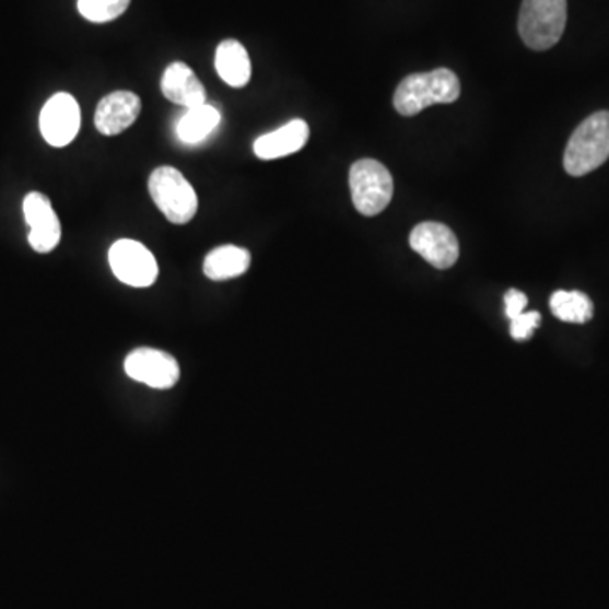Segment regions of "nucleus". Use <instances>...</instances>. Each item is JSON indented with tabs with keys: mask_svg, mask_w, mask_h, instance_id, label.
<instances>
[{
	"mask_svg": "<svg viewBox=\"0 0 609 609\" xmlns=\"http://www.w3.org/2000/svg\"><path fill=\"white\" fill-rule=\"evenodd\" d=\"M161 92L169 102L187 109L207 104L206 86L184 61H175L166 68L161 79Z\"/></svg>",
	"mask_w": 609,
	"mask_h": 609,
	"instance_id": "nucleus-12",
	"label": "nucleus"
},
{
	"mask_svg": "<svg viewBox=\"0 0 609 609\" xmlns=\"http://www.w3.org/2000/svg\"><path fill=\"white\" fill-rule=\"evenodd\" d=\"M411 249L437 270H449L459 258V243L447 225L422 222L410 234Z\"/></svg>",
	"mask_w": 609,
	"mask_h": 609,
	"instance_id": "nucleus-9",
	"label": "nucleus"
},
{
	"mask_svg": "<svg viewBox=\"0 0 609 609\" xmlns=\"http://www.w3.org/2000/svg\"><path fill=\"white\" fill-rule=\"evenodd\" d=\"M540 317L539 312H524L518 317L513 318L512 326H510V333L515 340L530 339L535 329H539Z\"/></svg>",
	"mask_w": 609,
	"mask_h": 609,
	"instance_id": "nucleus-19",
	"label": "nucleus"
},
{
	"mask_svg": "<svg viewBox=\"0 0 609 609\" xmlns=\"http://www.w3.org/2000/svg\"><path fill=\"white\" fill-rule=\"evenodd\" d=\"M250 266V253L244 247L227 246L215 247L207 255L203 261V273L209 280L224 281L241 277Z\"/></svg>",
	"mask_w": 609,
	"mask_h": 609,
	"instance_id": "nucleus-15",
	"label": "nucleus"
},
{
	"mask_svg": "<svg viewBox=\"0 0 609 609\" xmlns=\"http://www.w3.org/2000/svg\"><path fill=\"white\" fill-rule=\"evenodd\" d=\"M141 107V98L134 92L117 91L105 95L95 110V128L104 136L120 134L138 120Z\"/></svg>",
	"mask_w": 609,
	"mask_h": 609,
	"instance_id": "nucleus-11",
	"label": "nucleus"
},
{
	"mask_svg": "<svg viewBox=\"0 0 609 609\" xmlns=\"http://www.w3.org/2000/svg\"><path fill=\"white\" fill-rule=\"evenodd\" d=\"M109 265L117 280L134 289H148L157 278L156 258L134 239L116 241L109 250Z\"/></svg>",
	"mask_w": 609,
	"mask_h": 609,
	"instance_id": "nucleus-6",
	"label": "nucleus"
},
{
	"mask_svg": "<svg viewBox=\"0 0 609 609\" xmlns=\"http://www.w3.org/2000/svg\"><path fill=\"white\" fill-rule=\"evenodd\" d=\"M221 124V113L213 105L203 104L194 109H187L180 122L176 126V134L185 144H199L206 141Z\"/></svg>",
	"mask_w": 609,
	"mask_h": 609,
	"instance_id": "nucleus-16",
	"label": "nucleus"
},
{
	"mask_svg": "<svg viewBox=\"0 0 609 609\" xmlns=\"http://www.w3.org/2000/svg\"><path fill=\"white\" fill-rule=\"evenodd\" d=\"M460 82L447 68L426 73H413L401 80L393 104L401 116H417L434 104H453L459 98Z\"/></svg>",
	"mask_w": 609,
	"mask_h": 609,
	"instance_id": "nucleus-1",
	"label": "nucleus"
},
{
	"mask_svg": "<svg viewBox=\"0 0 609 609\" xmlns=\"http://www.w3.org/2000/svg\"><path fill=\"white\" fill-rule=\"evenodd\" d=\"M528 298L525 293L519 292V290H510L506 292L505 295V308H506V317L510 320L513 318L518 317V315L524 314L525 307H527Z\"/></svg>",
	"mask_w": 609,
	"mask_h": 609,
	"instance_id": "nucleus-20",
	"label": "nucleus"
},
{
	"mask_svg": "<svg viewBox=\"0 0 609 609\" xmlns=\"http://www.w3.org/2000/svg\"><path fill=\"white\" fill-rule=\"evenodd\" d=\"M124 370L129 378L154 389H169L180 379L175 358L160 349L141 348L126 358Z\"/></svg>",
	"mask_w": 609,
	"mask_h": 609,
	"instance_id": "nucleus-8",
	"label": "nucleus"
},
{
	"mask_svg": "<svg viewBox=\"0 0 609 609\" xmlns=\"http://www.w3.org/2000/svg\"><path fill=\"white\" fill-rule=\"evenodd\" d=\"M567 23V0H524L518 31L525 45L546 51L558 45Z\"/></svg>",
	"mask_w": 609,
	"mask_h": 609,
	"instance_id": "nucleus-3",
	"label": "nucleus"
},
{
	"mask_svg": "<svg viewBox=\"0 0 609 609\" xmlns=\"http://www.w3.org/2000/svg\"><path fill=\"white\" fill-rule=\"evenodd\" d=\"M352 202L361 215L373 218L389 206L395 191L391 173L379 161H355L349 172Z\"/></svg>",
	"mask_w": 609,
	"mask_h": 609,
	"instance_id": "nucleus-5",
	"label": "nucleus"
},
{
	"mask_svg": "<svg viewBox=\"0 0 609 609\" xmlns=\"http://www.w3.org/2000/svg\"><path fill=\"white\" fill-rule=\"evenodd\" d=\"M550 311L567 324H586L593 318L595 307L589 296L581 292H555L550 298Z\"/></svg>",
	"mask_w": 609,
	"mask_h": 609,
	"instance_id": "nucleus-17",
	"label": "nucleus"
},
{
	"mask_svg": "<svg viewBox=\"0 0 609 609\" xmlns=\"http://www.w3.org/2000/svg\"><path fill=\"white\" fill-rule=\"evenodd\" d=\"M609 157V113L593 114L572 132L564 153V168L571 176L595 172Z\"/></svg>",
	"mask_w": 609,
	"mask_h": 609,
	"instance_id": "nucleus-2",
	"label": "nucleus"
},
{
	"mask_svg": "<svg viewBox=\"0 0 609 609\" xmlns=\"http://www.w3.org/2000/svg\"><path fill=\"white\" fill-rule=\"evenodd\" d=\"M215 70L227 85L243 89L250 80V60L247 49L236 39H225L215 51Z\"/></svg>",
	"mask_w": 609,
	"mask_h": 609,
	"instance_id": "nucleus-14",
	"label": "nucleus"
},
{
	"mask_svg": "<svg viewBox=\"0 0 609 609\" xmlns=\"http://www.w3.org/2000/svg\"><path fill=\"white\" fill-rule=\"evenodd\" d=\"M151 199L172 224H188L199 210V199L190 181L173 166H160L151 173Z\"/></svg>",
	"mask_w": 609,
	"mask_h": 609,
	"instance_id": "nucleus-4",
	"label": "nucleus"
},
{
	"mask_svg": "<svg viewBox=\"0 0 609 609\" xmlns=\"http://www.w3.org/2000/svg\"><path fill=\"white\" fill-rule=\"evenodd\" d=\"M308 138H311L308 124L302 119H293L277 131L256 139L253 150L259 160H278V157L298 153L307 144Z\"/></svg>",
	"mask_w": 609,
	"mask_h": 609,
	"instance_id": "nucleus-13",
	"label": "nucleus"
},
{
	"mask_svg": "<svg viewBox=\"0 0 609 609\" xmlns=\"http://www.w3.org/2000/svg\"><path fill=\"white\" fill-rule=\"evenodd\" d=\"M82 113L79 102L67 92L52 95L39 116L43 138L52 148H65L79 134Z\"/></svg>",
	"mask_w": 609,
	"mask_h": 609,
	"instance_id": "nucleus-7",
	"label": "nucleus"
},
{
	"mask_svg": "<svg viewBox=\"0 0 609 609\" xmlns=\"http://www.w3.org/2000/svg\"><path fill=\"white\" fill-rule=\"evenodd\" d=\"M131 0H79L80 14L91 23H110L128 11Z\"/></svg>",
	"mask_w": 609,
	"mask_h": 609,
	"instance_id": "nucleus-18",
	"label": "nucleus"
},
{
	"mask_svg": "<svg viewBox=\"0 0 609 609\" xmlns=\"http://www.w3.org/2000/svg\"><path fill=\"white\" fill-rule=\"evenodd\" d=\"M24 219L30 225L31 247L36 253H51L57 249L61 239V224L57 212L52 209L51 200L39 191H31L23 202Z\"/></svg>",
	"mask_w": 609,
	"mask_h": 609,
	"instance_id": "nucleus-10",
	"label": "nucleus"
}]
</instances>
